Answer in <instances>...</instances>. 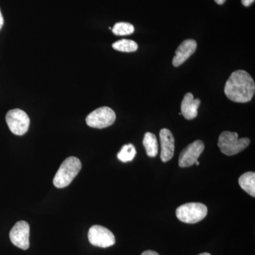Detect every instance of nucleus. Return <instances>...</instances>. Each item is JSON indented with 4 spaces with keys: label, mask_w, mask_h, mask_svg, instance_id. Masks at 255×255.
I'll use <instances>...</instances> for the list:
<instances>
[{
    "label": "nucleus",
    "mask_w": 255,
    "mask_h": 255,
    "mask_svg": "<svg viewBox=\"0 0 255 255\" xmlns=\"http://www.w3.org/2000/svg\"><path fill=\"white\" fill-rule=\"evenodd\" d=\"M4 24V18H3L2 14H1V10H0V30L2 28Z\"/></svg>",
    "instance_id": "20"
},
{
    "label": "nucleus",
    "mask_w": 255,
    "mask_h": 255,
    "mask_svg": "<svg viewBox=\"0 0 255 255\" xmlns=\"http://www.w3.org/2000/svg\"><path fill=\"white\" fill-rule=\"evenodd\" d=\"M241 1L242 4L244 5L245 6H249L254 2L255 0H241Z\"/></svg>",
    "instance_id": "18"
},
{
    "label": "nucleus",
    "mask_w": 255,
    "mask_h": 255,
    "mask_svg": "<svg viewBox=\"0 0 255 255\" xmlns=\"http://www.w3.org/2000/svg\"><path fill=\"white\" fill-rule=\"evenodd\" d=\"M240 187L248 194L255 197V173L254 172H248L243 174L238 180Z\"/></svg>",
    "instance_id": "13"
},
{
    "label": "nucleus",
    "mask_w": 255,
    "mask_h": 255,
    "mask_svg": "<svg viewBox=\"0 0 255 255\" xmlns=\"http://www.w3.org/2000/svg\"><path fill=\"white\" fill-rule=\"evenodd\" d=\"M199 255H211L209 254V253H201V254H199Z\"/></svg>",
    "instance_id": "22"
},
{
    "label": "nucleus",
    "mask_w": 255,
    "mask_h": 255,
    "mask_svg": "<svg viewBox=\"0 0 255 255\" xmlns=\"http://www.w3.org/2000/svg\"><path fill=\"white\" fill-rule=\"evenodd\" d=\"M6 122L11 132L16 135H23L28 131L30 119L26 112L15 109L6 114Z\"/></svg>",
    "instance_id": "6"
},
{
    "label": "nucleus",
    "mask_w": 255,
    "mask_h": 255,
    "mask_svg": "<svg viewBox=\"0 0 255 255\" xmlns=\"http://www.w3.org/2000/svg\"><path fill=\"white\" fill-rule=\"evenodd\" d=\"M141 255H159L158 253L152 251H146L142 253Z\"/></svg>",
    "instance_id": "19"
},
{
    "label": "nucleus",
    "mask_w": 255,
    "mask_h": 255,
    "mask_svg": "<svg viewBox=\"0 0 255 255\" xmlns=\"http://www.w3.org/2000/svg\"><path fill=\"white\" fill-rule=\"evenodd\" d=\"M115 121V112L108 107L97 109L89 114L86 118V123L89 127L99 129L110 127Z\"/></svg>",
    "instance_id": "5"
},
{
    "label": "nucleus",
    "mask_w": 255,
    "mask_h": 255,
    "mask_svg": "<svg viewBox=\"0 0 255 255\" xmlns=\"http://www.w3.org/2000/svg\"><path fill=\"white\" fill-rule=\"evenodd\" d=\"M251 144L248 137L238 138L236 132L224 131L220 135L218 146L224 155L232 156L237 155L244 150Z\"/></svg>",
    "instance_id": "3"
},
{
    "label": "nucleus",
    "mask_w": 255,
    "mask_h": 255,
    "mask_svg": "<svg viewBox=\"0 0 255 255\" xmlns=\"http://www.w3.org/2000/svg\"><path fill=\"white\" fill-rule=\"evenodd\" d=\"M135 31L133 25L127 22H119L114 25L112 31L117 36H127Z\"/></svg>",
    "instance_id": "17"
},
{
    "label": "nucleus",
    "mask_w": 255,
    "mask_h": 255,
    "mask_svg": "<svg viewBox=\"0 0 255 255\" xmlns=\"http://www.w3.org/2000/svg\"><path fill=\"white\" fill-rule=\"evenodd\" d=\"M207 214V207L201 203H187L176 210L177 219L189 224L200 222L205 219Z\"/></svg>",
    "instance_id": "4"
},
{
    "label": "nucleus",
    "mask_w": 255,
    "mask_h": 255,
    "mask_svg": "<svg viewBox=\"0 0 255 255\" xmlns=\"http://www.w3.org/2000/svg\"><path fill=\"white\" fill-rule=\"evenodd\" d=\"M136 155V150L135 147L132 144H128L123 146L122 150L117 155L119 160L123 162H130Z\"/></svg>",
    "instance_id": "16"
},
{
    "label": "nucleus",
    "mask_w": 255,
    "mask_h": 255,
    "mask_svg": "<svg viewBox=\"0 0 255 255\" xmlns=\"http://www.w3.org/2000/svg\"><path fill=\"white\" fill-rule=\"evenodd\" d=\"M201 105L199 99L194 100V95L189 92L184 97L181 105V114L187 120H192L198 115V109Z\"/></svg>",
    "instance_id": "12"
},
{
    "label": "nucleus",
    "mask_w": 255,
    "mask_h": 255,
    "mask_svg": "<svg viewBox=\"0 0 255 255\" xmlns=\"http://www.w3.org/2000/svg\"><path fill=\"white\" fill-rule=\"evenodd\" d=\"M224 92L230 100L236 103L251 102L255 92L254 80L248 72L236 70L228 79Z\"/></svg>",
    "instance_id": "1"
},
{
    "label": "nucleus",
    "mask_w": 255,
    "mask_h": 255,
    "mask_svg": "<svg viewBox=\"0 0 255 255\" xmlns=\"http://www.w3.org/2000/svg\"><path fill=\"white\" fill-rule=\"evenodd\" d=\"M88 239L92 246L107 248L114 246L116 243L115 236L110 230L103 226H92L89 230Z\"/></svg>",
    "instance_id": "7"
},
{
    "label": "nucleus",
    "mask_w": 255,
    "mask_h": 255,
    "mask_svg": "<svg viewBox=\"0 0 255 255\" xmlns=\"http://www.w3.org/2000/svg\"><path fill=\"white\" fill-rule=\"evenodd\" d=\"M80 159L75 157H68L60 165L53 179V184L57 188L68 187L81 170Z\"/></svg>",
    "instance_id": "2"
},
{
    "label": "nucleus",
    "mask_w": 255,
    "mask_h": 255,
    "mask_svg": "<svg viewBox=\"0 0 255 255\" xmlns=\"http://www.w3.org/2000/svg\"><path fill=\"white\" fill-rule=\"evenodd\" d=\"M205 148V145L201 140H195L189 144L181 152L179 157V166L180 167H191L195 164Z\"/></svg>",
    "instance_id": "9"
},
{
    "label": "nucleus",
    "mask_w": 255,
    "mask_h": 255,
    "mask_svg": "<svg viewBox=\"0 0 255 255\" xmlns=\"http://www.w3.org/2000/svg\"><path fill=\"white\" fill-rule=\"evenodd\" d=\"M161 144V160L167 162L173 157L174 152V137L172 132L167 128L161 129L159 132Z\"/></svg>",
    "instance_id": "10"
},
{
    "label": "nucleus",
    "mask_w": 255,
    "mask_h": 255,
    "mask_svg": "<svg viewBox=\"0 0 255 255\" xmlns=\"http://www.w3.org/2000/svg\"><path fill=\"white\" fill-rule=\"evenodd\" d=\"M146 153L148 157H155L158 154V142L155 134L147 132L144 135L143 141Z\"/></svg>",
    "instance_id": "14"
},
{
    "label": "nucleus",
    "mask_w": 255,
    "mask_h": 255,
    "mask_svg": "<svg viewBox=\"0 0 255 255\" xmlns=\"http://www.w3.org/2000/svg\"><path fill=\"white\" fill-rule=\"evenodd\" d=\"M195 164H196V165L199 166V161L196 160V162H195Z\"/></svg>",
    "instance_id": "23"
},
{
    "label": "nucleus",
    "mask_w": 255,
    "mask_h": 255,
    "mask_svg": "<svg viewBox=\"0 0 255 255\" xmlns=\"http://www.w3.org/2000/svg\"><path fill=\"white\" fill-rule=\"evenodd\" d=\"M197 48V43L194 39H187L182 42L175 51V55L172 60V65L179 67L186 60L190 58L191 55L195 53Z\"/></svg>",
    "instance_id": "11"
},
{
    "label": "nucleus",
    "mask_w": 255,
    "mask_h": 255,
    "mask_svg": "<svg viewBox=\"0 0 255 255\" xmlns=\"http://www.w3.org/2000/svg\"><path fill=\"white\" fill-rule=\"evenodd\" d=\"M112 47L116 50L126 52V53H132V52L136 51L138 48L136 42L128 39H122L115 42L112 45Z\"/></svg>",
    "instance_id": "15"
},
{
    "label": "nucleus",
    "mask_w": 255,
    "mask_h": 255,
    "mask_svg": "<svg viewBox=\"0 0 255 255\" xmlns=\"http://www.w3.org/2000/svg\"><path fill=\"white\" fill-rule=\"evenodd\" d=\"M29 235L30 227L28 223L26 221H18L10 231V241L14 246L26 251L30 246Z\"/></svg>",
    "instance_id": "8"
},
{
    "label": "nucleus",
    "mask_w": 255,
    "mask_h": 255,
    "mask_svg": "<svg viewBox=\"0 0 255 255\" xmlns=\"http://www.w3.org/2000/svg\"><path fill=\"white\" fill-rule=\"evenodd\" d=\"M218 4H223L225 2H226V0H214Z\"/></svg>",
    "instance_id": "21"
}]
</instances>
